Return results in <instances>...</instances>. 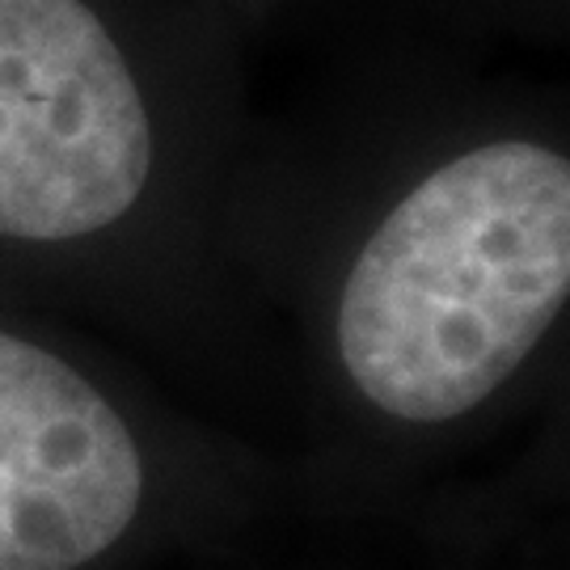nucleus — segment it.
Masks as SVG:
<instances>
[{"label": "nucleus", "mask_w": 570, "mask_h": 570, "mask_svg": "<svg viewBox=\"0 0 570 570\" xmlns=\"http://www.w3.org/2000/svg\"><path fill=\"white\" fill-rule=\"evenodd\" d=\"M570 296V161L529 136L444 157L360 245L338 360L397 423H452L520 372Z\"/></svg>", "instance_id": "nucleus-1"}, {"label": "nucleus", "mask_w": 570, "mask_h": 570, "mask_svg": "<svg viewBox=\"0 0 570 570\" xmlns=\"http://www.w3.org/2000/svg\"><path fill=\"white\" fill-rule=\"evenodd\" d=\"M161 30L131 0H0V237L81 242L140 204Z\"/></svg>", "instance_id": "nucleus-2"}, {"label": "nucleus", "mask_w": 570, "mask_h": 570, "mask_svg": "<svg viewBox=\"0 0 570 570\" xmlns=\"http://www.w3.org/2000/svg\"><path fill=\"white\" fill-rule=\"evenodd\" d=\"M148 469L115 402L0 326V570H81L140 520Z\"/></svg>", "instance_id": "nucleus-3"}]
</instances>
